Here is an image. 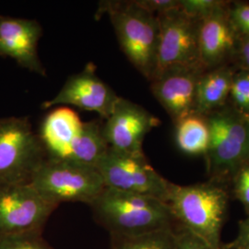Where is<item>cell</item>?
<instances>
[{"label": "cell", "instance_id": "4", "mask_svg": "<svg viewBox=\"0 0 249 249\" xmlns=\"http://www.w3.org/2000/svg\"><path fill=\"white\" fill-rule=\"evenodd\" d=\"M204 117L210 131L207 173L210 180L225 184L249 163V116L227 104Z\"/></svg>", "mask_w": 249, "mask_h": 249}, {"label": "cell", "instance_id": "6", "mask_svg": "<svg viewBox=\"0 0 249 249\" xmlns=\"http://www.w3.org/2000/svg\"><path fill=\"white\" fill-rule=\"evenodd\" d=\"M46 159L42 140L27 117L0 119V185L31 183Z\"/></svg>", "mask_w": 249, "mask_h": 249}, {"label": "cell", "instance_id": "3", "mask_svg": "<svg viewBox=\"0 0 249 249\" xmlns=\"http://www.w3.org/2000/svg\"><path fill=\"white\" fill-rule=\"evenodd\" d=\"M104 12L109 15L118 43L128 60L147 80H152L159 43L157 16L136 1L102 2L99 13Z\"/></svg>", "mask_w": 249, "mask_h": 249}, {"label": "cell", "instance_id": "11", "mask_svg": "<svg viewBox=\"0 0 249 249\" xmlns=\"http://www.w3.org/2000/svg\"><path fill=\"white\" fill-rule=\"evenodd\" d=\"M95 71V66L89 63L82 71L71 76L58 93L45 102L42 108L73 106L96 112L107 120L113 113L119 96L99 78Z\"/></svg>", "mask_w": 249, "mask_h": 249}, {"label": "cell", "instance_id": "19", "mask_svg": "<svg viewBox=\"0 0 249 249\" xmlns=\"http://www.w3.org/2000/svg\"><path fill=\"white\" fill-rule=\"evenodd\" d=\"M175 227L137 236H112V247L113 249H178Z\"/></svg>", "mask_w": 249, "mask_h": 249}, {"label": "cell", "instance_id": "24", "mask_svg": "<svg viewBox=\"0 0 249 249\" xmlns=\"http://www.w3.org/2000/svg\"><path fill=\"white\" fill-rule=\"evenodd\" d=\"M232 194L249 215V163L237 171L231 180Z\"/></svg>", "mask_w": 249, "mask_h": 249}, {"label": "cell", "instance_id": "9", "mask_svg": "<svg viewBox=\"0 0 249 249\" xmlns=\"http://www.w3.org/2000/svg\"><path fill=\"white\" fill-rule=\"evenodd\" d=\"M56 206L47 202L30 183L0 185V237L41 232Z\"/></svg>", "mask_w": 249, "mask_h": 249}, {"label": "cell", "instance_id": "21", "mask_svg": "<svg viewBox=\"0 0 249 249\" xmlns=\"http://www.w3.org/2000/svg\"><path fill=\"white\" fill-rule=\"evenodd\" d=\"M41 232L6 235L0 237V249H51Z\"/></svg>", "mask_w": 249, "mask_h": 249}, {"label": "cell", "instance_id": "10", "mask_svg": "<svg viewBox=\"0 0 249 249\" xmlns=\"http://www.w3.org/2000/svg\"><path fill=\"white\" fill-rule=\"evenodd\" d=\"M160 123L145 108L119 97L113 113L104 124V135L109 148L130 154H142L145 137Z\"/></svg>", "mask_w": 249, "mask_h": 249}, {"label": "cell", "instance_id": "26", "mask_svg": "<svg viewBox=\"0 0 249 249\" xmlns=\"http://www.w3.org/2000/svg\"><path fill=\"white\" fill-rule=\"evenodd\" d=\"M136 2L155 16L180 7L179 0H136Z\"/></svg>", "mask_w": 249, "mask_h": 249}, {"label": "cell", "instance_id": "23", "mask_svg": "<svg viewBox=\"0 0 249 249\" xmlns=\"http://www.w3.org/2000/svg\"><path fill=\"white\" fill-rule=\"evenodd\" d=\"M180 9L197 20L207 17L219 8L224 1L219 0H179Z\"/></svg>", "mask_w": 249, "mask_h": 249}, {"label": "cell", "instance_id": "18", "mask_svg": "<svg viewBox=\"0 0 249 249\" xmlns=\"http://www.w3.org/2000/svg\"><path fill=\"white\" fill-rule=\"evenodd\" d=\"M175 124L179 150L187 155L204 156L210 143V131L204 116L191 114Z\"/></svg>", "mask_w": 249, "mask_h": 249}, {"label": "cell", "instance_id": "22", "mask_svg": "<svg viewBox=\"0 0 249 249\" xmlns=\"http://www.w3.org/2000/svg\"><path fill=\"white\" fill-rule=\"evenodd\" d=\"M229 18L239 39L249 38V4L242 2L230 4Z\"/></svg>", "mask_w": 249, "mask_h": 249}, {"label": "cell", "instance_id": "20", "mask_svg": "<svg viewBox=\"0 0 249 249\" xmlns=\"http://www.w3.org/2000/svg\"><path fill=\"white\" fill-rule=\"evenodd\" d=\"M228 104L245 116H249V71H234Z\"/></svg>", "mask_w": 249, "mask_h": 249}, {"label": "cell", "instance_id": "28", "mask_svg": "<svg viewBox=\"0 0 249 249\" xmlns=\"http://www.w3.org/2000/svg\"><path fill=\"white\" fill-rule=\"evenodd\" d=\"M235 56L238 59L239 68L249 71V38H241Z\"/></svg>", "mask_w": 249, "mask_h": 249}, {"label": "cell", "instance_id": "2", "mask_svg": "<svg viewBox=\"0 0 249 249\" xmlns=\"http://www.w3.org/2000/svg\"><path fill=\"white\" fill-rule=\"evenodd\" d=\"M90 206L112 236H137L177 225L167 203L153 196L106 187Z\"/></svg>", "mask_w": 249, "mask_h": 249}, {"label": "cell", "instance_id": "13", "mask_svg": "<svg viewBox=\"0 0 249 249\" xmlns=\"http://www.w3.org/2000/svg\"><path fill=\"white\" fill-rule=\"evenodd\" d=\"M204 71L201 69L173 68L151 80L153 96L175 124L194 114L196 83Z\"/></svg>", "mask_w": 249, "mask_h": 249}, {"label": "cell", "instance_id": "12", "mask_svg": "<svg viewBox=\"0 0 249 249\" xmlns=\"http://www.w3.org/2000/svg\"><path fill=\"white\" fill-rule=\"evenodd\" d=\"M229 3L198 20V49L205 71L223 65L235 56L239 37L229 18Z\"/></svg>", "mask_w": 249, "mask_h": 249}, {"label": "cell", "instance_id": "15", "mask_svg": "<svg viewBox=\"0 0 249 249\" xmlns=\"http://www.w3.org/2000/svg\"><path fill=\"white\" fill-rule=\"evenodd\" d=\"M83 124L71 108L59 107L45 117L39 135L47 158L66 160L72 144L81 133Z\"/></svg>", "mask_w": 249, "mask_h": 249}, {"label": "cell", "instance_id": "5", "mask_svg": "<svg viewBox=\"0 0 249 249\" xmlns=\"http://www.w3.org/2000/svg\"><path fill=\"white\" fill-rule=\"evenodd\" d=\"M30 184L54 206L62 202L90 205L106 188L95 166L50 158L36 171Z\"/></svg>", "mask_w": 249, "mask_h": 249}, {"label": "cell", "instance_id": "17", "mask_svg": "<svg viewBox=\"0 0 249 249\" xmlns=\"http://www.w3.org/2000/svg\"><path fill=\"white\" fill-rule=\"evenodd\" d=\"M104 124L99 121L84 122L81 133L72 144L66 160L95 166L108 149Z\"/></svg>", "mask_w": 249, "mask_h": 249}, {"label": "cell", "instance_id": "25", "mask_svg": "<svg viewBox=\"0 0 249 249\" xmlns=\"http://www.w3.org/2000/svg\"><path fill=\"white\" fill-rule=\"evenodd\" d=\"M175 231L178 249H213L191 231L181 226L176 225Z\"/></svg>", "mask_w": 249, "mask_h": 249}, {"label": "cell", "instance_id": "16", "mask_svg": "<svg viewBox=\"0 0 249 249\" xmlns=\"http://www.w3.org/2000/svg\"><path fill=\"white\" fill-rule=\"evenodd\" d=\"M234 71L223 65L201 73L196 83L194 114L207 116L228 104Z\"/></svg>", "mask_w": 249, "mask_h": 249}, {"label": "cell", "instance_id": "27", "mask_svg": "<svg viewBox=\"0 0 249 249\" xmlns=\"http://www.w3.org/2000/svg\"><path fill=\"white\" fill-rule=\"evenodd\" d=\"M222 249H249V215L239 222L237 236L230 243L222 246Z\"/></svg>", "mask_w": 249, "mask_h": 249}, {"label": "cell", "instance_id": "14", "mask_svg": "<svg viewBox=\"0 0 249 249\" xmlns=\"http://www.w3.org/2000/svg\"><path fill=\"white\" fill-rule=\"evenodd\" d=\"M42 27L36 19L0 15V56L15 60L30 71L45 76L38 55Z\"/></svg>", "mask_w": 249, "mask_h": 249}, {"label": "cell", "instance_id": "1", "mask_svg": "<svg viewBox=\"0 0 249 249\" xmlns=\"http://www.w3.org/2000/svg\"><path fill=\"white\" fill-rule=\"evenodd\" d=\"M230 195L225 184L213 180L188 186L170 183L166 203L178 226L222 249V231L227 219Z\"/></svg>", "mask_w": 249, "mask_h": 249}, {"label": "cell", "instance_id": "8", "mask_svg": "<svg viewBox=\"0 0 249 249\" xmlns=\"http://www.w3.org/2000/svg\"><path fill=\"white\" fill-rule=\"evenodd\" d=\"M157 18L159 43L152 80L173 68L204 70L198 49V20L189 17L180 7L158 15Z\"/></svg>", "mask_w": 249, "mask_h": 249}, {"label": "cell", "instance_id": "7", "mask_svg": "<svg viewBox=\"0 0 249 249\" xmlns=\"http://www.w3.org/2000/svg\"><path fill=\"white\" fill-rule=\"evenodd\" d=\"M96 168L107 187L153 196L166 202L168 180L162 178L145 154H130L108 147Z\"/></svg>", "mask_w": 249, "mask_h": 249}]
</instances>
